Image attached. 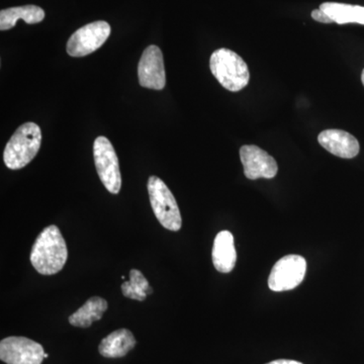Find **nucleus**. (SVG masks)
Segmentation results:
<instances>
[{
  "instance_id": "1",
  "label": "nucleus",
  "mask_w": 364,
  "mask_h": 364,
  "mask_svg": "<svg viewBox=\"0 0 364 364\" xmlns=\"http://www.w3.org/2000/svg\"><path fill=\"white\" fill-rule=\"evenodd\" d=\"M67 258L66 242L58 227L49 226L39 235L31 252V262L43 275L56 274L63 269Z\"/></svg>"
},
{
  "instance_id": "2",
  "label": "nucleus",
  "mask_w": 364,
  "mask_h": 364,
  "mask_svg": "<svg viewBox=\"0 0 364 364\" xmlns=\"http://www.w3.org/2000/svg\"><path fill=\"white\" fill-rule=\"evenodd\" d=\"M210 69L220 85L232 92L240 91L248 85L250 79L248 65L232 50L221 48L213 53Z\"/></svg>"
},
{
  "instance_id": "3",
  "label": "nucleus",
  "mask_w": 364,
  "mask_h": 364,
  "mask_svg": "<svg viewBox=\"0 0 364 364\" xmlns=\"http://www.w3.org/2000/svg\"><path fill=\"white\" fill-rule=\"evenodd\" d=\"M42 143V132L35 123L21 124L6 144L4 163L9 169L18 170L26 166L37 156Z\"/></svg>"
},
{
  "instance_id": "4",
  "label": "nucleus",
  "mask_w": 364,
  "mask_h": 364,
  "mask_svg": "<svg viewBox=\"0 0 364 364\" xmlns=\"http://www.w3.org/2000/svg\"><path fill=\"white\" fill-rule=\"evenodd\" d=\"M148 193L153 212L165 229L179 231L182 225L181 210L168 186L157 176L148 181Z\"/></svg>"
},
{
  "instance_id": "5",
  "label": "nucleus",
  "mask_w": 364,
  "mask_h": 364,
  "mask_svg": "<svg viewBox=\"0 0 364 364\" xmlns=\"http://www.w3.org/2000/svg\"><path fill=\"white\" fill-rule=\"evenodd\" d=\"M93 156L100 181L109 193L117 195L122 186L121 171L116 150L109 139L104 136L95 139Z\"/></svg>"
},
{
  "instance_id": "6",
  "label": "nucleus",
  "mask_w": 364,
  "mask_h": 364,
  "mask_svg": "<svg viewBox=\"0 0 364 364\" xmlns=\"http://www.w3.org/2000/svg\"><path fill=\"white\" fill-rule=\"evenodd\" d=\"M111 26L105 21H93L78 28L67 42L69 56L85 57L97 51L111 36Z\"/></svg>"
},
{
  "instance_id": "7",
  "label": "nucleus",
  "mask_w": 364,
  "mask_h": 364,
  "mask_svg": "<svg viewBox=\"0 0 364 364\" xmlns=\"http://www.w3.org/2000/svg\"><path fill=\"white\" fill-rule=\"evenodd\" d=\"M306 261L301 256L291 254L275 263L268 277V287L272 291H291L305 279Z\"/></svg>"
},
{
  "instance_id": "8",
  "label": "nucleus",
  "mask_w": 364,
  "mask_h": 364,
  "mask_svg": "<svg viewBox=\"0 0 364 364\" xmlns=\"http://www.w3.org/2000/svg\"><path fill=\"white\" fill-rule=\"evenodd\" d=\"M42 345L26 337H7L0 342V359L6 364H42Z\"/></svg>"
},
{
  "instance_id": "9",
  "label": "nucleus",
  "mask_w": 364,
  "mask_h": 364,
  "mask_svg": "<svg viewBox=\"0 0 364 364\" xmlns=\"http://www.w3.org/2000/svg\"><path fill=\"white\" fill-rule=\"evenodd\" d=\"M139 83L149 90H162L166 85V72L160 48L151 45L146 48L138 66Z\"/></svg>"
},
{
  "instance_id": "10",
  "label": "nucleus",
  "mask_w": 364,
  "mask_h": 364,
  "mask_svg": "<svg viewBox=\"0 0 364 364\" xmlns=\"http://www.w3.org/2000/svg\"><path fill=\"white\" fill-rule=\"evenodd\" d=\"M240 158L244 174L251 181L258 178L272 179L277 176L279 166L274 158L258 146H242Z\"/></svg>"
},
{
  "instance_id": "11",
  "label": "nucleus",
  "mask_w": 364,
  "mask_h": 364,
  "mask_svg": "<svg viewBox=\"0 0 364 364\" xmlns=\"http://www.w3.org/2000/svg\"><path fill=\"white\" fill-rule=\"evenodd\" d=\"M318 142L328 152L340 158L351 159L358 156L360 146L355 136L336 129L323 131L318 136Z\"/></svg>"
},
{
  "instance_id": "12",
  "label": "nucleus",
  "mask_w": 364,
  "mask_h": 364,
  "mask_svg": "<svg viewBox=\"0 0 364 364\" xmlns=\"http://www.w3.org/2000/svg\"><path fill=\"white\" fill-rule=\"evenodd\" d=\"M237 253L231 232L222 231L215 236L213 247V263L219 272L229 273L236 264Z\"/></svg>"
},
{
  "instance_id": "13",
  "label": "nucleus",
  "mask_w": 364,
  "mask_h": 364,
  "mask_svg": "<svg viewBox=\"0 0 364 364\" xmlns=\"http://www.w3.org/2000/svg\"><path fill=\"white\" fill-rule=\"evenodd\" d=\"M135 345L136 339L132 332L119 329L102 339L98 350L104 358H119L128 354Z\"/></svg>"
},
{
  "instance_id": "14",
  "label": "nucleus",
  "mask_w": 364,
  "mask_h": 364,
  "mask_svg": "<svg viewBox=\"0 0 364 364\" xmlns=\"http://www.w3.org/2000/svg\"><path fill=\"white\" fill-rule=\"evenodd\" d=\"M45 16L44 9L33 4L2 9L0 11V30L2 32L11 30L18 20L25 21L28 25H35L44 20Z\"/></svg>"
},
{
  "instance_id": "15",
  "label": "nucleus",
  "mask_w": 364,
  "mask_h": 364,
  "mask_svg": "<svg viewBox=\"0 0 364 364\" xmlns=\"http://www.w3.org/2000/svg\"><path fill=\"white\" fill-rule=\"evenodd\" d=\"M320 9L338 25L345 23H359L364 26V6H351V4H338V2H325Z\"/></svg>"
},
{
  "instance_id": "16",
  "label": "nucleus",
  "mask_w": 364,
  "mask_h": 364,
  "mask_svg": "<svg viewBox=\"0 0 364 364\" xmlns=\"http://www.w3.org/2000/svg\"><path fill=\"white\" fill-rule=\"evenodd\" d=\"M107 301L100 296H93L69 317V323L74 327L88 328L100 321L107 310Z\"/></svg>"
},
{
  "instance_id": "17",
  "label": "nucleus",
  "mask_w": 364,
  "mask_h": 364,
  "mask_svg": "<svg viewBox=\"0 0 364 364\" xmlns=\"http://www.w3.org/2000/svg\"><path fill=\"white\" fill-rule=\"evenodd\" d=\"M122 291L126 298L140 301H145L147 296L153 294L149 282L138 269L131 270L130 280L122 284Z\"/></svg>"
},
{
  "instance_id": "18",
  "label": "nucleus",
  "mask_w": 364,
  "mask_h": 364,
  "mask_svg": "<svg viewBox=\"0 0 364 364\" xmlns=\"http://www.w3.org/2000/svg\"><path fill=\"white\" fill-rule=\"evenodd\" d=\"M312 18L314 20L318 21V23H332L333 21L331 18H329V16H327L324 13V11H322V9H315V11H312Z\"/></svg>"
},
{
  "instance_id": "19",
  "label": "nucleus",
  "mask_w": 364,
  "mask_h": 364,
  "mask_svg": "<svg viewBox=\"0 0 364 364\" xmlns=\"http://www.w3.org/2000/svg\"><path fill=\"white\" fill-rule=\"evenodd\" d=\"M267 364H303L296 360H289V359H279V360L272 361Z\"/></svg>"
},
{
  "instance_id": "20",
  "label": "nucleus",
  "mask_w": 364,
  "mask_h": 364,
  "mask_svg": "<svg viewBox=\"0 0 364 364\" xmlns=\"http://www.w3.org/2000/svg\"><path fill=\"white\" fill-rule=\"evenodd\" d=\"M361 81H363V85H364V69L363 71V74H361Z\"/></svg>"
}]
</instances>
